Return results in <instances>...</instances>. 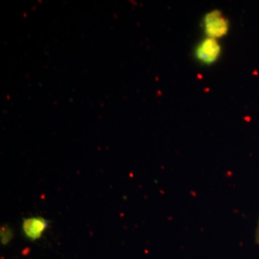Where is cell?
Instances as JSON below:
<instances>
[{"label":"cell","mask_w":259,"mask_h":259,"mask_svg":"<svg viewBox=\"0 0 259 259\" xmlns=\"http://www.w3.org/2000/svg\"><path fill=\"white\" fill-rule=\"evenodd\" d=\"M255 240L259 245V216L258 221H257V227H256V232H255Z\"/></svg>","instance_id":"obj_5"},{"label":"cell","mask_w":259,"mask_h":259,"mask_svg":"<svg viewBox=\"0 0 259 259\" xmlns=\"http://www.w3.org/2000/svg\"><path fill=\"white\" fill-rule=\"evenodd\" d=\"M195 58L202 65H211L215 64L222 54V47L218 39L204 37L195 48Z\"/></svg>","instance_id":"obj_2"},{"label":"cell","mask_w":259,"mask_h":259,"mask_svg":"<svg viewBox=\"0 0 259 259\" xmlns=\"http://www.w3.org/2000/svg\"><path fill=\"white\" fill-rule=\"evenodd\" d=\"M49 222L44 217L35 216L25 218L22 221V232L28 240L35 242L39 240L47 232Z\"/></svg>","instance_id":"obj_3"},{"label":"cell","mask_w":259,"mask_h":259,"mask_svg":"<svg viewBox=\"0 0 259 259\" xmlns=\"http://www.w3.org/2000/svg\"><path fill=\"white\" fill-rule=\"evenodd\" d=\"M14 238L13 229L8 225H4L0 229V241L3 246H7Z\"/></svg>","instance_id":"obj_4"},{"label":"cell","mask_w":259,"mask_h":259,"mask_svg":"<svg viewBox=\"0 0 259 259\" xmlns=\"http://www.w3.org/2000/svg\"><path fill=\"white\" fill-rule=\"evenodd\" d=\"M203 30L205 37L219 40L229 34L230 21L220 10H212L204 15Z\"/></svg>","instance_id":"obj_1"}]
</instances>
